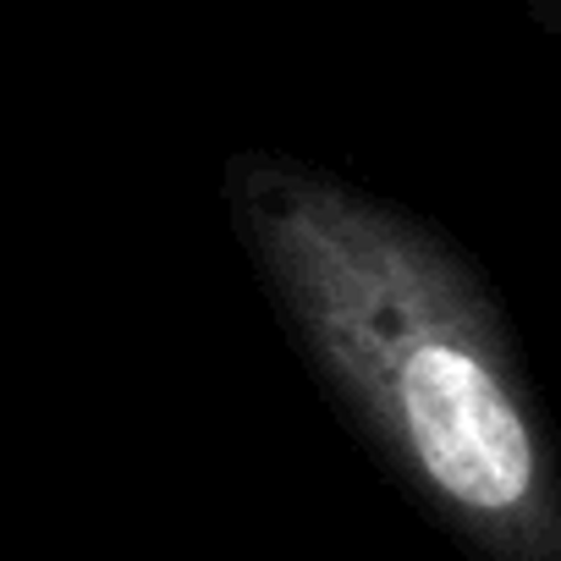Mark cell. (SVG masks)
I'll return each mask as SVG.
<instances>
[{"instance_id":"1","label":"cell","mask_w":561,"mask_h":561,"mask_svg":"<svg viewBox=\"0 0 561 561\" xmlns=\"http://www.w3.org/2000/svg\"><path fill=\"white\" fill-rule=\"evenodd\" d=\"M226 209L293 347L479 561H561V473L517 342L451 237L309 165L237 160Z\"/></svg>"}]
</instances>
